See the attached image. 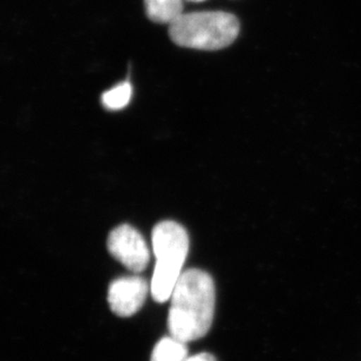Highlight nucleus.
Returning a JSON list of instances; mask_svg holds the SVG:
<instances>
[{
	"label": "nucleus",
	"mask_w": 361,
	"mask_h": 361,
	"mask_svg": "<svg viewBox=\"0 0 361 361\" xmlns=\"http://www.w3.org/2000/svg\"><path fill=\"white\" fill-rule=\"evenodd\" d=\"M189 1H203V0H189Z\"/></svg>",
	"instance_id": "obj_10"
},
{
	"label": "nucleus",
	"mask_w": 361,
	"mask_h": 361,
	"mask_svg": "<svg viewBox=\"0 0 361 361\" xmlns=\"http://www.w3.org/2000/svg\"><path fill=\"white\" fill-rule=\"evenodd\" d=\"M155 269L150 283V292L157 302L171 299L175 285L180 279L189 251L187 230L174 221H164L152 233Z\"/></svg>",
	"instance_id": "obj_3"
},
{
	"label": "nucleus",
	"mask_w": 361,
	"mask_h": 361,
	"mask_svg": "<svg viewBox=\"0 0 361 361\" xmlns=\"http://www.w3.org/2000/svg\"><path fill=\"white\" fill-rule=\"evenodd\" d=\"M185 361H217L214 355L210 353H198V355L188 357Z\"/></svg>",
	"instance_id": "obj_9"
},
{
	"label": "nucleus",
	"mask_w": 361,
	"mask_h": 361,
	"mask_svg": "<svg viewBox=\"0 0 361 361\" xmlns=\"http://www.w3.org/2000/svg\"><path fill=\"white\" fill-rule=\"evenodd\" d=\"M147 16L159 24H169L183 14V0H145Z\"/></svg>",
	"instance_id": "obj_6"
},
{
	"label": "nucleus",
	"mask_w": 361,
	"mask_h": 361,
	"mask_svg": "<svg viewBox=\"0 0 361 361\" xmlns=\"http://www.w3.org/2000/svg\"><path fill=\"white\" fill-rule=\"evenodd\" d=\"M188 358L187 343L176 338L164 337L154 348L150 361H185Z\"/></svg>",
	"instance_id": "obj_7"
},
{
	"label": "nucleus",
	"mask_w": 361,
	"mask_h": 361,
	"mask_svg": "<svg viewBox=\"0 0 361 361\" xmlns=\"http://www.w3.org/2000/svg\"><path fill=\"white\" fill-rule=\"evenodd\" d=\"M149 284L140 276L115 279L108 290V302L118 317H132L142 309L149 291Z\"/></svg>",
	"instance_id": "obj_5"
},
{
	"label": "nucleus",
	"mask_w": 361,
	"mask_h": 361,
	"mask_svg": "<svg viewBox=\"0 0 361 361\" xmlns=\"http://www.w3.org/2000/svg\"><path fill=\"white\" fill-rule=\"evenodd\" d=\"M215 284L212 276L200 269L180 274L171 297L168 330L183 343L204 337L215 313Z\"/></svg>",
	"instance_id": "obj_1"
},
{
	"label": "nucleus",
	"mask_w": 361,
	"mask_h": 361,
	"mask_svg": "<svg viewBox=\"0 0 361 361\" xmlns=\"http://www.w3.org/2000/svg\"><path fill=\"white\" fill-rule=\"evenodd\" d=\"M238 33V19L222 11L180 14L169 25V35L176 45L203 51L228 47L236 40Z\"/></svg>",
	"instance_id": "obj_2"
},
{
	"label": "nucleus",
	"mask_w": 361,
	"mask_h": 361,
	"mask_svg": "<svg viewBox=\"0 0 361 361\" xmlns=\"http://www.w3.org/2000/svg\"><path fill=\"white\" fill-rule=\"evenodd\" d=\"M108 250L123 267L139 274L148 267L150 251L142 235L133 226L115 228L108 237Z\"/></svg>",
	"instance_id": "obj_4"
},
{
	"label": "nucleus",
	"mask_w": 361,
	"mask_h": 361,
	"mask_svg": "<svg viewBox=\"0 0 361 361\" xmlns=\"http://www.w3.org/2000/svg\"><path fill=\"white\" fill-rule=\"evenodd\" d=\"M133 87L130 82L125 81L102 94L101 101L109 111H120L129 104L132 99Z\"/></svg>",
	"instance_id": "obj_8"
}]
</instances>
